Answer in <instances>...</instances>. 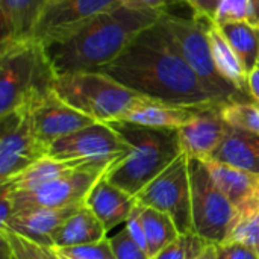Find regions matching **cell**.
Instances as JSON below:
<instances>
[{
	"label": "cell",
	"mask_w": 259,
	"mask_h": 259,
	"mask_svg": "<svg viewBox=\"0 0 259 259\" xmlns=\"http://www.w3.org/2000/svg\"><path fill=\"white\" fill-rule=\"evenodd\" d=\"M100 71L152 100L193 108L220 105L187 64L162 18L138 33L126 50Z\"/></svg>",
	"instance_id": "1"
},
{
	"label": "cell",
	"mask_w": 259,
	"mask_h": 259,
	"mask_svg": "<svg viewBox=\"0 0 259 259\" xmlns=\"http://www.w3.org/2000/svg\"><path fill=\"white\" fill-rule=\"evenodd\" d=\"M164 12L117 6L106 11L62 41L42 46L56 76L100 71L115 61L144 29Z\"/></svg>",
	"instance_id": "2"
},
{
	"label": "cell",
	"mask_w": 259,
	"mask_h": 259,
	"mask_svg": "<svg viewBox=\"0 0 259 259\" xmlns=\"http://www.w3.org/2000/svg\"><path fill=\"white\" fill-rule=\"evenodd\" d=\"M111 124L131 143L132 152L111 167L105 178L132 196H137L184 153L178 131L146 127L127 121H112Z\"/></svg>",
	"instance_id": "3"
},
{
	"label": "cell",
	"mask_w": 259,
	"mask_h": 259,
	"mask_svg": "<svg viewBox=\"0 0 259 259\" xmlns=\"http://www.w3.org/2000/svg\"><path fill=\"white\" fill-rule=\"evenodd\" d=\"M56 74L36 41L0 44V115L30 108L53 91Z\"/></svg>",
	"instance_id": "4"
},
{
	"label": "cell",
	"mask_w": 259,
	"mask_h": 259,
	"mask_svg": "<svg viewBox=\"0 0 259 259\" xmlns=\"http://www.w3.org/2000/svg\"><path fill=\"white\" fill-rule=\"evenodd\" d=\"M53 91L59 99L94 118L112 123L121 117L144 96L126 88L102 71H77L56 76Z\"/></svg>",
	"instance_id": "5"
},
{
	"label": "cell",
	"mask_w": 259,
	"mask_h": 259,
	"mask_svg": "<svg viewBox=\"0 0 259 259\" xmlns=\"http://www.w3.org/2000/svg\"><path fill=\"white\" fill-rule=\"evenodd\" d=\"M161 18L176 39L187 64L191 67L205 90L217 103L225 105L235 100H252L250 97L240 93L217 70L211 50V42L208 38L206 21L197 20L194 17L184 18L170 12H164Z\"/></svg>",
	"instance_id": "6"
},
{
	"label": "cell",
	"mask_w": 259,
	"mask_h": 259,
	"mask_svg": "<svg viewBox=\"0 0 259 259\" xmlns=\"http://www.w3.org/2000/svg\"><path fill=\"white\" fill-rule=\"evenodd\" d=\"M188 167L193 232L214 246L226 243L238 222V214L215 184L203 159L188 158Z\"/></svg>",
	"instance_id": "7"
},
{
	"label": "cell",
	"mask_w": 259,
	"mask_h": 259,
	"mask_svg": "<svg viewBox=\"0 0 259 259\" xmlns=\"http://www.w3.org/2000/svg\"><path fill=\"white\" fill-rule=\"evenodd\" d=\"M132 152L127 143L111 123L96 121L50 144L47 156L58 161H77L85 165L111 168Z\"/></svg>",
	"instance_id": "8"
},
{
	"label": "cell",
	"mask_w": 259,
	"mask_h": 259,
	"mask_svg": "<svg viewBox=\"0 0 259 259\" xmlns=\"http://www.w3.org/2000/svg\"><path fill=\"white\" fill-rule=\"evenodd\" d=\"M135 199L138 205L155 208L170 215L181 234L193 232L188 156L182 153L171 165L147 184Z\"/></svg>",
	"instance_id": "9"
},
{
	"label": "cell",
	"mask_w": 259,
	"mask_h": 259,
	"mask_svg": "<svg viewBox=\"0 0 259 259\" xmlns=\"http://www.w3.org/2000/svg\"><path fill=\"white\" fill-rule=\"evenodd\" d=\"M47 150L33 132L29 108L0 115V182L47 158Z\"/></svg>",
	"instance_id": "10"
},
{
	"label": "cell",
	"mask_w": 259,
	"mask_h": 259,
	"mask_svg": "<svg viewBox=\"0 0 259 259\" xmlns=\"http://www.w3.org/2000/svg\"><path fill=\"white\" fill-rule=\"evenodd\" d=\"M108 170L106 167L88 165L32 191H9L5 188L11 194L14 212L33 208H65L85 202L91 188Z\"/></svg>",
	"instance_id": "11"
},
{
	"label": "cell",
	"mask_w": 259,
	"mask_h": 259,
	"mask_svg": "<svg viewBox=\"0 0 259 259\" xmlns=\"http://www.w3.org/2000/svg\"><path fill=\"white\" fill-rule=\"evenodd\" d=\"M120 5V0H64L49 5L36 27L35 39L41 46L62 41L94 17Z\"/></svg>",
	"instance_id": "12"
},
{
	"label": "cell",
	"mask_w": 259,
	"mask_h": 259,
	"mask_svg": "<svg viewBox=\"0 0 259 259\" xmlns=\"http://www.w3.org/2000/svg\"><path fill=\"white\" fill-rule=\"evenodd\" d=\"M29 111L33 132L39 143H42L47 149L59 138L96 123L94 118L82 114L59 99L55 91H50L47 96L33 103Z\"/></svg>",
	"instance_id": "13"
},
{
	"label": "cell",
	"mask_w": 259,
	"mask_h": 259,
	"mask_svg": "<svg viewBox=\"0 0 259 259\" xmlns=\"http://www.w3.org/2000/svg\"><path fill=\"white\" fill-rule=\"evenodd\" d=\"M229 124L222 117V105L202 109L178 131L182 152L188 158L209 159L226 137Z\"/></svg>",
	"instance_id": "14"
},
{
	"label": "cell",
	"mask_w": 259,
	"mask_h": 259,
	"mask_svg": "<svg viewBox=\"0 0 259 259\" xmlns=\"http://www.w3.org/2000/svg\"><path fill=\"white\" fill-rule=\"evenodd\" d=\"M215 184L232 203L238 220L259 214V175L212 159H203Z\"/></svg>",
	"instance_id": "15"
},
{
	"label": "cell",
	"mask_w": 259,
	"mask_h": 259,
	"mask_svg": "<svg viewBox=\"0 0 259 259\" xmlns=\"http://www.w3.org/2000/svg\"><path fill=\"white\" fill-rule=\"evenodd\" d=\"M83 206L85 202L65 208H33L17 211L2 228H8L33 243L53 247V235L56 231Z\"/></svg>",
	"instance_id": "16"
},
{
	"label": "cell",
	"mask_w": 259,
	"mask_h": 259,
	"mask_svg": "<svg viewBox=\"0 0 259 259\" xmlns=\"http://www.w3.org/2000/svg\"><path fill=\"white\" fill-rule=\"evenodd\" d=\"M47 0H0V44L35 39Z\"/></svg>",
	"instance_id": "17"
},
{
	"label": "cell",
	"mask_w": 259,
	"mask_h": 259,
	"mask_svg": "<svg viewBox=\"0 0 259 259\" xmlns=\"http://www.w3.org/2000/svg\"><path fill=\"white\" fill-rule=\"evenodd\" d=\"M85 205L100 219L106 231H111L120 223H126L137 206V199L109 182L103 175L88 193Z\"/></svg>",
	"instance_id": "18"
},
{
	"label": "cell",
	"mask_w": 259,
	"mask_h": 259,
	"mask_svg": "<svg viewBox=\"0 0 259 259\" xmlns=\"http://www.w3.org/2000/svg\"><path fill=\"white\" fill-rule=\"evenodd\" d=\"M202 109L205 108L179 106V105L164 103L144 97L143 100L135 103L121 117L120 121H127V123H134L146 127H155V129L179 131L187 123H190Z\"/></svg>",
	"instance_id": "19"
},
{
	"label": "cell",
	"mask_w": 259,
	"mask_h": 259,
	"mask_svg": "<svg viewBox=\"0 0 259 259\" xmlns=\"http://www.w3.org/2000/svg\"><path fill=\"white\" fill-rule=\"evenodd\" d=\"M209 159L259 175V135L229 126Z\"/></svg>",
	"instance_id": "20"
},
{
	"label": "cell",
	"mask_w": 259,
	"mask_h": 259,
	"mask_svg": "<svg viewBox=\"0 0 259 259\" xmlns=\"http://www.w3.org/2000/svg\"><path fill=\"white\" fill-rule=\"evenodd\" d=\"M83 167L88 165L77 161H58L47 156L24 168L18 175L6 179L5 182H0V185L6 187L9 191H32Z\"/></svg>",
	"instance_id": "21"
},
{
	"label": "cell",
	"mask_w": 259,
	"mask_h": 259,
	"mask_svg": "<svg viewBox=\"0 0 259 259\" xmlns=\"http://www.w3.org/2000/svg\"><path fill=\"white\" fill-rule=\"evenodd\" d=\"M208 38L211 42V50L214 62L220 74L229 80L240 93L249 96V73L241 62L240 56L229 44L222 29L215 23H208Z\"/></svg>",
	"instance_id": "22"
},
{
	"label": "cell",
	"mask_w": 259,
	"mask_h": 259,
	"mask_svg": "<svg viewBox=\"0 0 259 259\" xmlns=\"http://www.w3.org/2000/svg\"><path fill=\"white\" fill-rule=\"evenodd\" d=\"M106 228L85 205L71 215L53 235V247H74L106 238Z\"/></svg>",
	"instance_id": "23"
},
{
	"label": "cell",
	"mask_w": 259,
	"mask_h": 259,
	"mask_svg": "<svg viewBox=\"0 0 259 259\" xmlns=\"http://www.w3.org/2000/svg\"><path fill=\"white\" fill-rule=\"evenodd\" d=\"M140 219L144 229L147 252L150 258L158 255L164 247H167L181 235L171 217L162 211L140 205Z\"/></svg>",
	"instance_id": "24"
},
{
	"label": "cell",
	"mask_w": 259,
	"mask_h": 259,
	"mask_svg": "<svg viewBox=\"0 0 259 259\" xmlns=\"http://www.w3.org/2000/svg\"><path fill=\"white\" fill-rule=\"evenodd\" d=\"M219 27L250 73L259 62V27L249 23H225Z\"/></svg>",
	"instance_id": "25"
},
{
	"label": "cell",
	"mask_w": 259,
	"mask_h": 259,
	"mask_svg": "<svg viewBox=\"0 0 259 259\" xmlns=\"http://www.w3.org/2000/svg\"><path fill=\"white\" fill-rule=\"evenodd\" d=\"M222 117L231 127L259 135V103L253 100H235L222 105Z\"/></svg>",
	"instance_id": "26"
},
{
	"label": "cell",
	"mask_w": 259,
	"mask_h": 259,
	"mask_svg": "<svg viewBox=\"0 0 259 259\" xmlns=\"http://www.w3.org/2000/svg\"><path fill=\"white\" fill-rule=\"evenodd\" d=\"M249 23L259 27V0H222L215 24Z\"/></svg>",
	"instance_id": "27"
},
{
	"label": "cell",
	"mask_w": 259,
	"mask_h": 259,
	"mask_svg": "<svg viewBox=\"0 0 259 259\" xmlns=\"http://www.w3.org/2000/svg\"><path fill=\"white\" fill-rule=\"evenodd\" d=\"M0 240L9 246L15 259H61L55 247L33 243L8 228L0 229Z\"/></svg>",
	"instance_id": "28"
},
{
	"label": "cell",
	"mask_w": 259,
	"mask_h": 259,
	"mask_svg": "<svg viewBox=\"0 0 259 259\" xmlns=\"http://www.w3.org/2000/svg\"><path fill=\"white\" fill-rule=\"evenodd\" d=\"M208 246L211 244L194 232L181 234L152 259H196L208 249Z\"/></svg>",
	"instance_id": "29"
},
{
	"label": "cell",
	"mask_w": 259,
	"mask_h": 259,
	"mask_svg": "<svg viewBox=\"0 0 259 259\" xmlns=\"http://www.w3.org/2000/svg\"><path fill=\"white\" fill-rule=\"evenodd\" d=\"M55 250L62 259H115L109 238L74 247H55Z\"/></svg>",
	"instance_id": "30"
},
{
	"label": "cell",
	"mask_w": 259,
	"mask_h": 259,
	"mask_svg": "<svg viewBox=\"0 0 259 259\" xmlns=\"http://www.w3.org/2000/svg\"><path fill=\"white\" fill-rule=\"evenodd\" d=\"M228 241L244 244L259 255V214L240 219L232 229Z\"/></svg>",
	"instance_id": "31"
},
{
	"label": "cell",
	"mask_w": 259,
	"mask_h": 259,
	"mask_svg": "<svg viewBox=\"0 0 259 259\" xmlns=\"http://www.w3.org/2000/svg\"><path fill=\"white\" fill-rule=\"evenodd\" d=\"M115 259H152L146 249H143L124 228L121 232L109 238Z\"/></svg>",
	"instance_id": "32"
},
{
	"label": "cell",
	"mask_w": 259,
	"mask_h": 259,
	"mask_svg": "<svg viewBox=\"0 0 259 259\" xmlns=\"http://www.w3.org/2000/svg\"><path fill=\"white\" fill-rule=\"evenodd\" d=\"M217 259H259V255L244 244L226 241L215 246Z\"/></svg>",
	"instance_id": "33"
},
{
	"label": "cell",
	"mask_w": 259,
	"mask_h": 259,
	"mask_svg": "<svg viewBox=\"0 0 259 259\" xmlns=\"http://www.w3.org/2000/svg\"><path fill=\"white\" fill-rule=\"evenodd\" d=\"M220 2L222 0H185L193 9V17L206 23H215Z\"/></svg>",
	"instance_id": "34"
},
{
	"label": "cell",
	"mask_w": 259,
	"mask_h": 259,
	"mask_svg": "<svg viewBox=\"0 0 259 259\" xmlns=\"http://www.w3.org/2000/svg\"><path fill=\"white\" fill-rule=\"evenodd\" d=\"M185 0H120L123 6L140 9V11H156V12H168L167 9L173 5H179Z\"/></svg>",
	"instance_id": "35"
},
{
	"label": "cell",
	"mask_w": 259,
	"mask_h": 259,
	"mask_svg": "<svg viewBox=\"0 0 259 259\" xmlns=\"http://www.w3.org/2000/svg\"><path fill=\"white\" fill-rule=\"evenodd\" d=\"M126 229L131 234V237L143 247L147 250V241H146V235H144V229L141 225V219H140V205L137 203V206L134 208L131 217L126 220ZM149 253V252H147Z\"/></svg>",
	"instance_id": "36"
},
{
	"label": "cell",
	"mask_w": 259,
	"mask_h": 259,
	"mask_svg": "<svg viewBox=\"0 0 259 259\" xmlns=\"http://www.w3.org/2000/svg\"><path fill=\"white\" fill-rule=\"evenodd\" d=\"M249 96L253 102L259 103V62L249 73Z\"/></svg>",
	"instance_id": "37"
},
{
	"label": "cell",
	"mask_w": 259,
	"mask_h": 259,
	"mask_svg": "<svg viewBox=\"0 0 259 259\" xmlns=\"http://www.w3.org/2000/svg\"><path fill=\"white\" fill-rule=\"evenodd\" d=\"M196 259H217V250H215V246L214 244H211V246H208V249L199 256V258Z\"/></svg>",
	"instance_id": "38"
},
{
	"label": "cell",
	"mask_w": 259,
	"mask_h": 259,
	"mask_svg": "<svg viewBox=\"0 0 259 259\" xmlns=\"http://www.w3.org/2000/svg\"><path fill=\"white\" fill-rule=\"evenodd\" d=\"M2 241V247H0V259H15L14 258V255H12V252H11V249H9V246L3 241V240H0Z\"/></svg>",
	"instance_id": "39"
},
{
	"label": "cell",
	"mask_w": 259,
	"mask_h": 259,
	"mask_svg": "<svg viewBox=\"0 0 259 259\" xmlns=\"http://www.w3.org/2000/svg\"><path fill=\"white\" fill-rule=\"evenodd\" d=\"M61 2H64V0H47V6L49 5H56V3H61Z\"/></svg>",
	"instance_id": "40"
},
{
	"label": "cell",
	"mask_w": 259,
	"mask_h": 259,
	"mask_svg": "<svg viewBox=\"0 0 259 259\" xmlns=\"http://www.w3.org/2000/svg\"><path fill=\"white\" fill-rule=\"evenodd\" d=\"M61 259H62V258H61Z\"/></svg>",
	"instance_id": "41"
}]
</instances>
